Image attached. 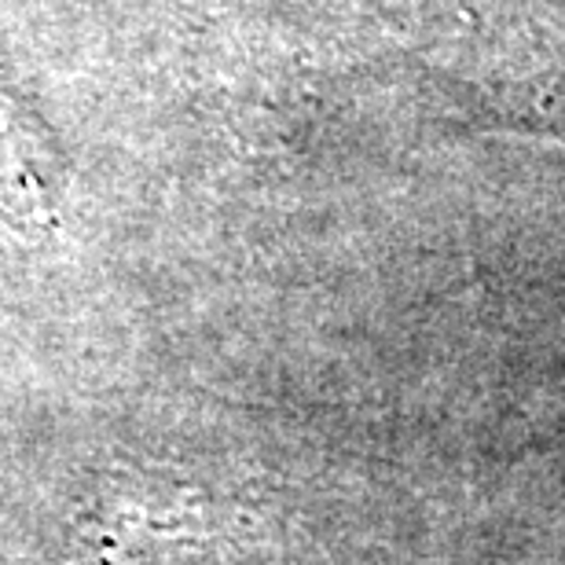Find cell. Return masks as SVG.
<instances>
[{
	"label": "cell",
	"mask_w": 565,
	"mask_h": 565,
	"mask_svg": "<svg viewBox=\"0 0 565 565\" xmlns=\"http://www.w3.org/2000/svg\"><path fill=\"white\" fill-rule=\"evenodd\" d=\"M55 151L26 104L0 85V213L19 228L55 217Z\"/></svg>",
	"instance_id": "obj_1"
}]
</instances>
